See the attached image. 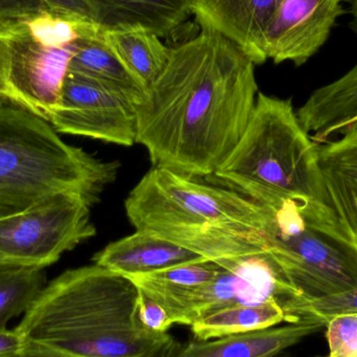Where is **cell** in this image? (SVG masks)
I'll return each instance as SVG.
<instances>
[{
  "label": "cell",
  "instance_id": "1",
  "mask_svg": "<svg viewBox=\"0 0 357 357\" xmlns=\"http://www.w3.org/2000/svg\"><path fill=\"white\" fill-rule=\"evenodd\" d=\"M253 61L208 29L171 48L169 61L137 105V140L157 169L209 178L241 140L258 85Z\"/></svg>",
  "mask_w": 357,
  "mask_h": 357
},
{
  "label": "cell",
  "instance_id": "2",
  "mask_svg": "<svg viewBox=\"0 0 357 357\" xmlns=\"http://www.w3.org/2000/svg\"><path fill=\"white\" fill-rule=\"evenodd\" d=\"M140 291L98 264L48 283L17 329L26 352L54 357H163L176 343L149 331L138 316Z\"/></svg>",
  "mask_w": 357,
  "mask_h": 357
},
{
  "label": "cell",
  "instance_id": "3",
  "mask_svg": "<svg viewBox=\"0 0 357 357\" xmlns=\"http://www.w3.org/2000/svg\"><path fill=\"white\" fill-rule=\"evenodd\" d=\"M136 230L155 233L208 260L262 255L268 211L245 195L153 167L125 202Z\"/></svg>",
  "mask_w": 357,
  "mask_h": 357
},
{
  "label": "cell",
  "instance_id": "4",
  "mask_svg": "<svg viewBox=\"0 0 357 357\" xmlns=\"http://www.w3.org/2000/svg\"><path fill=\"white\" fill-rule=\"evenodd\" d=\"M119 169V161L67 144L47 121L0 100V218L60 193L96 205Z\"/></svg>",
  "mask_w": 357,
  "mask_h": 357
},
{
  "label": "cell",
  "instance_id": "5",
  "mask_svg": "<svg viewBox=\"0 0 357 357\" xmlns=\"http://www.w3.org/2000/svg\"><path fill=\"white\" fill-rule=\"evenodd\" d=\"M317 146L300 123L291 98L259 92L245 133L208 180L261 206L295 197L331 205L319 169Z\"/></svg>",
  "mask_w": 357,
  "mask_h": 357
},
{
  "label": "cell",
  "instance_id": "6",
  "mask_svg": "<svg viewBox=\"0 0 357 357\" xmlns=\"http://www.w3.org/2000/svg\"><path fill=\"white\" fill-rule=\"evenodd\" d=\"M264 207V254L304 301L357 289V238L331 204L295 197Z\"/></svg>",
  "mask_w": 357,
  "mask_h": 357
},
{
  "label": "cell",
  "instance_id": "7",
  "mask_svg": "<svg viewBox=\"0 0 357 357\" xmlns=\"http://www.w3.org/2000/svg\"><path fill=\"white\" fill-rule=\"evenodd\" d=\"M96 22L45 6L0 21V100L47 121L69 64Z\"/></svg>",
  "mask_w": 357,
  "mask_h": 357
},
{
  "label": "cell",
  "instance_id": "8",
  "mask_svg": "<svg viewBox=\"0 0 357 357\" xmlns=\"http://www.w3.org/2000/svg\"><path fill=\"white\" fill-rule=\"evenodd\" d=\"M92 205L79 195L60 193L0 218V268H46L96 234Z\"/></svg>",
  "mask_w": 357,
  "mask_h": 357
},
{
  "label": "cell",
  "instance_id": "9",
  "mask_svg": "<svg viewBox=\"0 0 357 357\" xmlns=\"http://www.w3.org/2000/svg\"><path fill=\"white\" fill-rule=\"evenodd\" d=\"M266 254L227 260L209 282L195 287L163 304L173 324L191 326L195 321L222 308L259 305L277 301L295 323V310L303 301Z\"/></svg>",
  "mask_w": 357,
  "mask_h": 357
},
{
  "label": "cell",
  "instance_id": "10",
  "mask_svg": "<svg viewBox=\"0 0 357 357\" xmlns=\"http://www.w3.org/2000/svg\"><path fill=\"white\" fill-rule=\"evenodd\" d=\"M137 105L116 88L67 73L47 123L60 134L132 146L137 140Z\"/></svg>",
  "mask_w": 357,
  "mask_h": 357
},
{
  "label": "cell",
  "instance_id": "11",
  "mask_svg": "<svg viewBox=\"0 0 357 357\" xmlns=\"http://www.w3.org/2000/svg\"><path fill=\"white\" fill-rule=\"evenodd\" d=\"M344 0H281L266 35V56L275 64L307 63L345 14Z\"/></svg>",
  "mask_w": 357,
  "mask_h": 357
},
{
  "label": "cell",
  "instance_id": "12",
  "mask_svg": "<svg viewBox=\"0 0 357 357\" xmlns=\"http://www.w3.org/2000/svg\"><path fill=\"white\" fill-rule=\"evenodd\" d=\"M281 0H189L201 29H211L236 44L254 64H264L266 35Z\"/></svg>",
  "mask_w": 357,
  "mask_h": 357
},
{
  "label": "cell",
  "instance_id": "13",
  "mask_svg": "<svg viewBox=\"0 0 357 357\" xmlns=\"http://www.w3.org/2000/svg\"><path fill=\"white\" fill-rule=\"evenodd\" d=\"M324 325L303 320L287 326L227 335L188 344L176 342L163 357H277L287 348L318 333Z\"/></svg>",
  "mask_w": 357,
  "mask_h": 357
},
{
  "label": "cell",
  "instance_id": "14",
  "mask_svg": "<svg viewBox=\"0 0 357 357\" xmlns=\"http://www.w3.org/2000/svg\"><path fill=\"white\" fill-rule=\"evenodd\" d=\"M206 259L155 233L136 230L109 243L96 254L93 264L123 276L150 274Z\"/></svg>",
  "mask_w": 357,
  "mask_h": 357
},
{
  "label": "cell",
  "instance_id": "15",
  "mask_svg": "<svg viewBox=\"0 0 357 357\" xmlns=\"http://www.w3.org/2000/svg\"><path fill=\"white\" fill-rule=\"evenodd\" d=\"M297 115L316 144L356 125L357 64L339 79L314 90Z\"/></svg>",
  "mask_w": 357,
  "mask_h": 357
},
{
  "label": "cell",
  "instance_id": "16",
  "mask_svg": "<svg viewBox=\"0 0 357 357\" xmlns=\"http://www.w3.org/2000/svg\"><path fill=\"white\" fill-rule=\"evenodd\" d=\"M318 144V165L331 206L357 238V123Z\"/></svg>",
  "mask_w": 357,
  "mask_h": 357
},
{
  "label": "cell",
  "instance_id": "17",
  "mask_svg": "<svg viewBox=\"0 0 357 357\" xmlns=\"http://www.w3.org/2000/svg\"><path fill=\"white\" fill-rule=\"evenodd\" d=\"M102 29L139 26L169 37L191 15L189 0H86Z\"/></svg>",
  "mask_w": 357,
  "mask_h": 357
},
{
  "label": "cell",
  "instance_id": "18",
  "mask_svg": "<svg viewBox=\"0 0 357 357\" xmlns=\"http://www.w3.org/2000/svg\"><path fill=\"white\" fill-rule=\"evenodd\" d=\"M102 38L146 89L156 81L169 61L171 48L144 27L102 29Z\"/></svg>",
  "mask_w": 357,
  "mask_h": 357
},
{
  "label": "cell",
  "instance_id": "19",
  "mask_svg": "<svg viewBox=\"0 0 357 357\" xmlns=\"http://www.w3.org/2000/svg\"><path fill=\"white\" fill-rule=\"evenodd\" d=\"M68 73L116 88L135 98L138 104L148 90L105 43L102 29L96 35L83 39L69 64Z\"/></svg>",
  "mask_w": 357,
  "mask_h": 357
},
{
  "label": "cell",
  "instance_id": "20",
  "mask_svg": "<svg viewBox=\"0 0 357 357\" xmlns=\"http://www.w3.org/2000/svg\"><path fill=\"white\" fill-rule=\"evenodd\" d=\"M283 322L289 323L284 308L279 302L270 301L259 305H235L216 310L195 321L190 328L197 341H208L264 331Z\"/></svg>",
  "mask_w": 357,
  "mask_h": 357
},
{
  "label": "cell",
  "instance_id": "21",
  "mask_svg": "<svg viewBox=\"0 0 357 357\" xmlns=\"http://www.w3.org/2000/svg\"><path fill=\"white\" fill-rule=\"evenodd\" d=\"M226 261L204 259L150 274L126 277L146 297L163 304L211 281Z\"/></svg>",
  "mask_w": 357,
  "mask_h": 357
},
{
  "label": "cell",
  "instance_id": "22",
  "mask_svg": "<svg viewBox=\"0 0 357 357\" xmlns=\"http://www.w3.org/2000/svg\"><path fill=\"white\" fill-rule=\"evenodd\" d=\"M46 285L44 268L33 266L0 268V328L31 307Z\"/></svg>",
  "mask_w": 357,
  "mask_h": 357
},
{
  "label": "cell",
  "instance_id": "23",
  "mask_svg": "<svg viewBox=\"0 0 357 357\" xmlns=\"http://www.w3.org/2000/svg\"><path fill=\"white\" fill-rule=\"evenodd\" d=\"M344 314H357V289L348 293L303 301L297 308L298 320H310L326 326L327 323Z\"/></svg>",
  "mask_w": 357,
  "mask_h": 357
},
{
  "label": "cell",
  "instance_id": "24",
  "mask_svg": "<svg viewBox=\"0 0 357 357\" xmlns=\"http://www.w3.org/2000/svg\"><path fill=\"white\" fill-rule=\"evenodd\" d=\"M328 356L319 357H357V314H344L326 324Z\"/></svg>",
  "mask_w": 357,
  "mask_h": 357
},
{
  "label": "cell",
  "instance_id": "25",
  "mask_svg": "<svg viewBox=\"0 0 357 357\" xmlns=\"http://www.w3.org/2000/svg\"><path fill=\"white\" fill-rule=\"evenodd\" d=\"M138 316L142 325L154 333H167L174 325L167 310L158 302L146 297L142 291H140Z\"/></svg>",
  "mask_w": 357,
  "mask_h": 357
},
{
  "label": "cell",
  "instance_id": "26",
  "mask_svg": "<svg viewBox=\"0 0 357 357\" xmlns=\"http://www.w3.org/2000/svg\"><path fill=\"white\" fill-rule=\"evenodd\" d=\"M26 354V343L18 329L0 328V357H18Z\"/></svg>",
  "mask_w": 357,
  "mask_h": 357
},
{
  "label": "cell",
  "instance_id": "27",
  "mask_svg": "<svg viewBox=\"0 0 357 357\" xmlns=\"http://www.w3.org/2000/svg\"><path fill=\"white\" fill-rule=\"evenodd\" d=\"M48 6L44 0H0V21L22 16Z\"/></svg>",
  "mask_w": 357,
  "mask_h": 357
},
{
  "label": "cell",
  "instance_id": "28",
  "mask_svg": "<svg viewBox=\"0 0 357 357\" xmlns=\"http://www.w3.org/2000/svg\"><path fill=\"white\" fill-rule=\"evenodd\" d=\"M44 2L54 10L96 22L93 12L86 0H44Z\"/></svg>",
  "mask_w": 357,
  "mask_h": 357
},
{
  "label": "cell",
  "instance_id": "29",
  "mask_svg": "<svg viewBox=\"0 0 357 357\" xmlns=\"http://www.w3.org/2000/svg\"><path fill=\"white\" fill-rule=\"evenodd\" d=\"M349 26L350 29H352V31L356 33L357 37V14L354 15V18H352V20L350 21Z\"/></svg>",
  "mask_w": 357,
  "mask_h": 357
},
{
  "label": "cell",
  "instance_id": "30",
  "mask_svg": "<svg viewBox=\"0 0 357 357\" xmlns=\"http://www.w3.org/2000/svg\"><path fill=\"white\" fill-rule=\"evenodd\" d=\"M18 357H54V356H44V354H33V352H26V354H22V356H20Z\"/></svg>",
  "mask_w": 357,
  "mask_h": 357
},
{
  "label": "cell",
  "instance_id": "31",
  "mask_svg": "<svg viewBox=\"0 0 357 357\" xmlns=\"http://www.w3.org/2000/svg\"><path fill=\"white\" fill-rule=\"evenodd\" d=\"M351 14H357V0H351Z\"/></svg>",
  "mask_w": 357,
  "mask_h": 357
},
{
  "label": "cell",
  "instance_id": "32",
  "mask_svg": "<svg viewBox=\"0 0 357 357\" xmlns=\"http://www.w3.org/2000/svg\"><path fill=\"white\" fill-rule=\"evenodd\" d=\"M285 357H287V356H285Z\"/></svg>",
  "mask_w": 357,
  "mask_h": 357
}]
</instances>
